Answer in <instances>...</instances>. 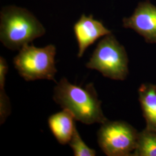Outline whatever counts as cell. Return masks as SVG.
I'll list each match as a JSON object with an SVG mask.
<instances>
[{"label": "cell", "mask_w": 156, "mask_h": 156, "mask_svg": "<svg viewBox=\"0 0 156 156\" xmlns=\"http://www.w3.org/2000/svg\"><path fill=\"white\" fill-rule=\"evenodd\" d=\"M53 100L71 112L76 120L85 124H102L108 120L93 84L82 87L62 78L53 90Z\"/></svg>", "instance_id": "cell-1"}, {"label": "cell", "mask_w": 156, "mask_h": 156, "mask_svg": "<svg viewBox=\"0 0 156 156\" xmlns=\"http://www.w3.org/2000/svg\"><path fill=\"white\" fill-rule=\"evenodd\" d=\"M0 40L6 48L20 50L45 34V28L27 9L8 6L1 11Z\"/></svg>", "instance_id": "cell-2"}, {"label": "cell", "mask_w": 156, "mask_h": 156, "mask_svg": "<svg viewBox=\"0 0 156 156\" xmlns=\"http://www.w3.org/2000/svg\"><path fill=\"white\" fill-rule=\"evenodd\" d=\"M56 46L43 48L25 45L13 58V64L19 75L26 81L46 79L56 82Z\"/></svg>", "instance_id": "cell-3"}, {"label": "cell", "mask_w": 156, "mask_h": 156, "mask_svg": "<svg viewBox=\"0 0 156 156\" xmlns=\"http://www.w3.org/2000/svg\"><path fill=\"white\" fill-rule=\"evenodd\" d=\"M86 67L98 71L106 78L124 80L129 73L127 53L123 45L110 34L98 42Z\"/></svg>", "instance_id": "cell-4"}, {"label": "cell", "mask_w": 156, "mask_h": 156, "mask_svg": "<svg viewBox=\"0 0 156 156\" xmlns=\"http://www.w3.org/2000/svg\"><path fill=\"white\" fill-rule=\"evenodd\" d=\"M139 132L123 121H108L101 124L97 134L101 150L108 156H132Z\"/></svg>", "instance_id": "cell-5"}, {"label": "cell", "mask_w": 156, "mask_h": 156, "mask_svg": "<svg viewBox=\"0 0 156 156\" xmlns=\"http://www.w3.org/2000/svg\"><path fill=\"white\" fill-rule=\"evenodd\" d=\"M124 28H131L142 36L147 43H156V6L149 1L140 2L131 16L123 19Z\"/></svg>", "instance_id": "cell-6"}, {"label": "cell", "mask_w": 156, "mask_h": 156, "mask_svg": "<svg viewBox=\"0 0 156 156\" xmlns=\"http://www.w3.org/2000/svg\"><path fill=\"white\" fill-rule=\"evenodd\" d=\"M73 31L78 42V57H82L85 51L102 37L112 33L100 20L94 19L93 15L87 16L83 14L73 26Z\"/></svg>", "instance_id": "cell-7"}, {"label": "cell", "mask_w": 156, "mask_h": 156, "mask_svg": "<svg viewBox=\"0 0 156 156\" xmlns=\"http://www.w3.org/2000/svg\"><path fill=\"white\" fill-rule=\"evenodd\" d=\"M74 115L66 109L51 115L48 125L51 133L61 145L69 144L76 128Z\"/></svg>", "instance_id": "cell-8"}, {"label": "cell", "mask_w": 156, "mask_h": 156, "mask_svg": "<svg viewBox=\"0 0 156 156\" xmlns=\"http://www.w3.org/2000/svg\"><path fill=\"white\" fill-rule=\"evenodd\" d=\"M139 101L146 121V129L156 132V84L143 83L138 89Z\"/></svg>", "instance_id": "cell-9"}, {"label": "cell", "mask_w": 156, "mask_h": 156, "mask_svg": "<svg viewBox=\"0 0 156 156\" xmlns=\"http://www.w3.org/2000/svg\"><path fill=\"white\" fill-rule=\"evenodd\" d=\"M133 156H156V132L146 128L139 132Z\"/></svg>", "instance_id": "cell-10"}, {"label": "cell", "mask_w": 156, "mask_h": 156, "mask_svg": "<svg viewBox=\"0 0 156 156\" xmlns=\"http://www.w3.org/2000/svg\"><path fill=\"white\" fill-rule=\"evenodd\" d=\"M8 71V66L3 57H0V122L1 124L5 122L6 118L11 114V108L9 99L5 91L6 76Z\"/></svg>", "instance_id": "cell-11"}, {"label": "cell", "mask_w": 156, "mask_h": 156, "mask_svg": "<svg viewBox=\"0 0 156 156\" xmlns=\"http://www.w3.org/2000/svg\"><path fill=\"white\" fill-rule=\"evenodd\" d=\"M73 149L75 156H95L96 151L93 149L90 148L82 139L78 133L76 127L75 129L73 136L68 144Z\"/></svg>", "instance_id": "cell-12"}]
</instances>
